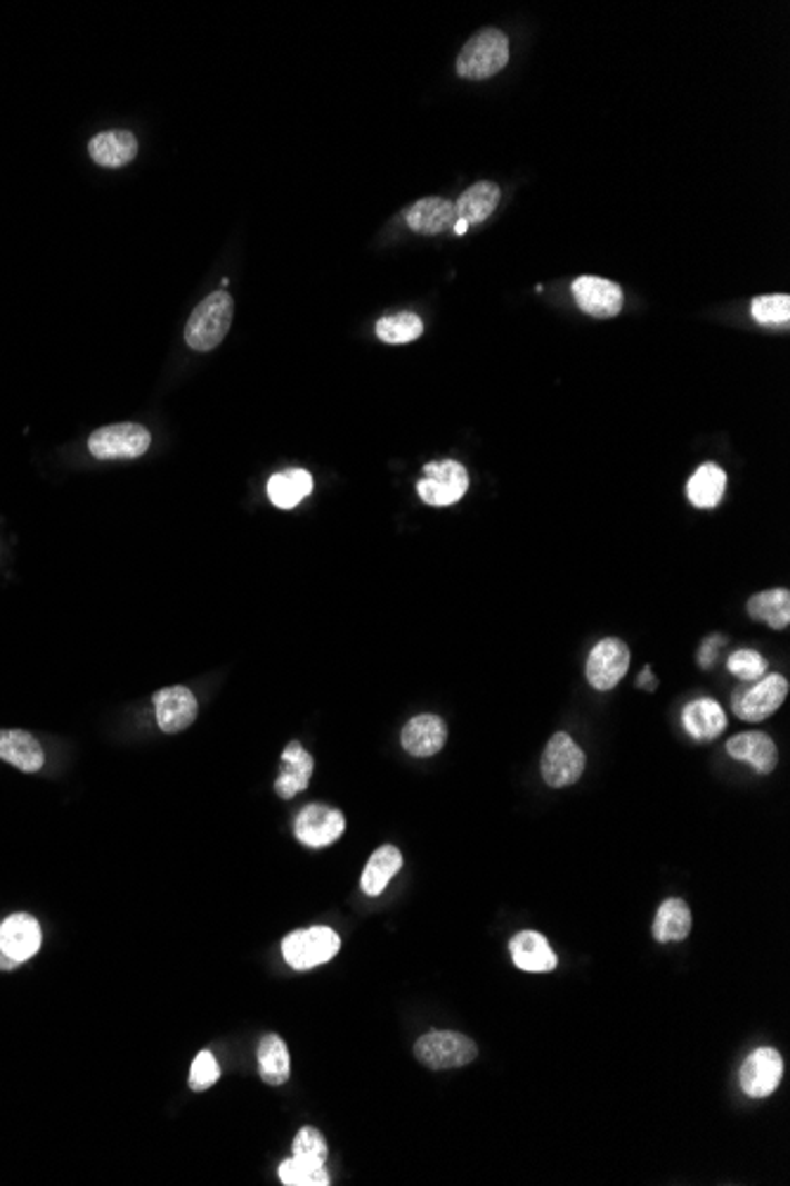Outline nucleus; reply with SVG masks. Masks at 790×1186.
Masks as SVG:
<instances>
[{"instance_id": "13", "label": "nucleus", "mask_w": 790, "mask_h": 1186, "mask_svg": "<svg viewBox=\"0 0 790 1186\" xmlns=\"http://www.w3.org/2000/svg\"><path fill=\"white\" fill-rule=\"evenodd\" d=\"M573 297L582 313L592 316V318H601V320L616 318L622 310V301H624L620 285L603 280V278H594V276L578 278L573 282Z\"/></svg>"}, {"instance_id": "16", "label": "nucleus", "mask_w": 790, "mask_h": 1186, "mask_svg": "<svg viewBox=\"0 0 790 1186\" xmlns=\"http://www.w3.org/2000/svg\"><path fill=\"white\" fill-rule=\"evenodd\" d=\"M509 950L513 964H517L521 971L549 974L557 969V955L538 930H521V934L511 938Z\"/></svg>"}, {"instance_id": "22", "label": "nucleus", "mask_w": 790, "mask_h": 1186, "mask_svg": "<svg viewBox=\"0 0 790 1186\" xmlns=\"http://www.w3.org/2000/svg\"><path fill=\"white\" fill-rule=\"evenodd\" d=\"M727 754L737 760H746L760 775H769L777 768V744L764 732H743L727 741Z\"/></svg>"}, {"instance_id": "2", "label": "nucleus", "mask_w": 790, "mask_h": 1186, "mask_svg": "<svg viewBox=\"0 0 790 1186\" xmlns=\"http://www.w3.org/2000/svg\"><path fill=\"white\" fill-rule=\"evenodd\" d=\"M234 316V301L228 291H213L201 301L186 325V341L194 351H213L230 332Z\"/></svg>"}, {"instance_id": "6", "label": "nucleus", "mask_w": 790, "mask_h": 1186, "mask_svg": "<svg viewBox=\"0 0 790 1186\" xmlns=\"http://www.w3.org/2000/svg\"><path fill=\"white\" fill-rule=\"evenodd\" d=\"M152 436L142 425L119 422L90 433L88 450L98 460H136L150 450Z\"/></svg>"}, {"instance_id": "5", "label": "nucleus", "mask_w": 790, "mask_h": 1186, "mask_svg": "<svg viewBox=\"0 0 790 1186\" xmlns=\"http://www.w3.org/2000/svg\"><path fill=\"white\" fill-rule=\"evenodd\" d=\"M414 1056L427 1068L450 1070V1068H462L471 1064L473 1058L479 1056V1047L473 1045V1039H469L462 1033L433 1030L417 1039Z\"/></svg>"}, {"instance_id": "12", "label": "nucleus", "mask_w": 790, "mask_h": 1186, "mask_svg": "<svg viewBox=\"0 0 790 1186\" xmlns=\"http://www.w3.org/2000/svg\"><path fill=\"white\" fill-rule=\"evenodd\" d=\"M41 945H43L41 924L36 917L27 915V911H17V915H10L3 924H0V947H3V953L12 961L17 964L29 961L33 955H39Z\"/></svg>"}, {"instance_id": "27", "label": "nucleus", "mask_w": 790, "mask_h": 1186, "mask_svg": "<svg viewBox=\"0 0 790 1186\" xmlns=\"http://www.w3.org/2000/svg\"><path fill=\"white\" fill-rule=\"evenodd\" d=\"M259 1073H261V1080L266 1085H272V1087H280L289 1080L291 1075V1062H289V1049L284 1045V1039L280 1035H266L261 1037L259 1043Z\"/></svg>"}, {"instance_id": "23", "label": "nucleus", "mask_w": 790, "mask_h": 1186, "mask_svg": "<svg viewBox=\"0 0 790 1186\" xmlns=\"http://www.w3.org/2000/svg\"><path fill=\"white\" fill-rule=\"evenodd\" d=\"M90 159L104 169H119L131 163L138 155V140L128 131H107L96 136L88 144Z\"/></svg>"}, {"instance_id": "8", "label": "nucleus", "mask_w": 790, "mask_h": 1186, "mask_svg": "<svg viewBox=\"0 0 790 1186\" xmlns=\"http://www.w3.org/2000/svg\"><path fill=\"white\" fill-rule=\"evenodd\" d=\"M542 779L554 789H563L576 784L584 773V754L582 748L568 737L566 732H559L551 737L544 746L542 754Z\"/></svg>"}, {"instance_id": "33", "label": "nucleus", "mask_w": 790, "mask_h": 1186, "mask_svg": "<svg viewBox=\"0 0 790 1186\" xmlns=\"http://www.w3.org/2000/svg\"><path fill=\"white\" fill-rule=\"evenodd\" d=\"M291 1152H293V1158L306 1160V1163H318V1165L327 1163V1142L320 1129L316 1127H301L297 1137H293Z\"/></svg>"}, {"instance_id": "17", "label": "nucleus", "mask_w": 790, "mask_h": 1186, "mask_svg": "<svg viewBox=\"0 0 790 1186\" xmlns=\"http://www.w3.org/2000/svg\"><path fill=\"white\" fill-rule=\"evenodd\" d=\"M0 760L22 773H39L46 763L43 746L24 729H0Z\"/></svg>"}, {"instance_id": "24", "label": "nucleus", "mask_w": 790, "mask_h": 1186, "mask_svg": "<svg viewBox=\"0 0 790 1186\" xmlns=\"http://www.w3.org/2000/svg\"><path fill=\"white\" fill-rule=\"evenodd\" d=\"M727 488V474L722 467L706 462L693 471V477L687 484V496L693 507L698 509H712L718 507Z\"/></svg>"}, {"instance_id": "15", "label": "nucleus", "mask_w": 790, "mask_h": 1186, "mask_svg": "<svg viewBox=\"0 0 790 1186\" xmlns=\"http://www.w3.org/2000/svg\"><path fill=\"white\" fill-rule=\"evenodd\" d=\"M402 748L414 758H431L448 741V725L438 716L424 714L412 718L406 727H402Z\"/></svg>"}, {"instance_id": "10", "label": "nucleus", "mask_w": 790, "mask_h": 1186, "mask_svg": "<svg viewBox=\"0 0 790 1186\" xmlns=\"http://www.w3.org/2000/svg\"><path fill=\"white\" fill-rule=\"evenodd\" d=\"M297 838L308 848H327L346 831V817L327 803H310L297 817Z\"/></svg>"}, {"instance_id": "34", "label": "nucleus", "mask_w": 790, "mask_h": 1186, "mask_svg": "<svg viewBox=\"0 0 790 1186\" xmlns=\"http://www.w3.org/2000/svg\"><path fill=\"white\" fill-rule=\"evenodd\" d=\"M727 668H729L733 675H737L739 680H743V682H756V680H760L762 675L767 672V661H764V656H760L758 651H752V649H739V651H733V654L729 656Z\"/></svg>"}, {"instance_id": "28", "label": "nucleus", "mask_w": 790, "mask_h": 1186, "mask_svg": "<svg viewBox=\"0 0 790 1186\" xmlns=\"http://www.w3.org/2000/svg\"><path fill=\"white\" fill-rule=\"evenodd\" d=\"M691 934V909L684 900L670 898L658 907L653 938L658 943H679Z\"/></svg>"}, {"instance_id": "18", "label": "nucleus", "mask_w": 790, "mask_h": 1186, "mask_svg": "<svg viewBox=\"0 0 790 1186\" xmlns=\"http://www.w3.org/2000/svg\"><path fill=\"white\" fill-rule=\"evenodd\" d=\"M312 770H316V760L299 741H291L282 751V768L278 781H274V791L284 800L306 791Z\"/></svg>"}, {"instance_id": "11", "label": "nucleus", "mask_w": 790, "mask_h": 1186, "mask_svg": "<svg viewBox=\"0 0 790 1186\" xmlns=\"http://www.w3.org/2000/svg\"><path fill=\"white\" fill-rule=\"evenodd\" d=\"M783 1078V1058L777 1049L760 1047L752 1052L739 1073L741 1089L750 1099H764L774 1094Z\"/></svg>"}, {"instance_id": "9", "label": "nucleus", "mask_w": 790, "mask_h": 1186, "mask_svg": "<svg viewBox=\"0 0 790 1186\" xmlns=\"http://www.w3.org/2000/svg\"><path fill=\"white\" fill-rule=\"evenodd\" d=\"M630 668V649L618 637H606L592 651L584 664V678L594 689L609 691L613 689Z\"/></svg>"}, {"instance_id": "31", "label": "nucleus", "mask_w": 790, "mask_h": 1186, "mask_svg": "<svg viewBox=\"0 0 790 1186\" xmlns=\"http://www.w3.org/2000/svg\"><path fill=\"white\" fill-rule=\"evenodd\" d=\"M280 1179L284 1186H327L329 1173L324 1165L306 1163L299 1158H289L280 1165Z\"/></svg>"}, {"instance_id": "1", "label": "nucleus", "mask_w": 790, "mask_h": 1186, "mask_svg": "<svg viewBox=\"0 0 790 1186\" xmlns=\"http://www.w3.org/2000/svg\"><path fill=\"white\" fill-rule=\"evenodd\" d=\"M509 64V39L500 29H483L464 43L457 58V74L467 81H486Z\"/></svg>"}, {"instance_id": "38", "label": "nucleus", "mask_w": 790, "mask_h": 1186, "mask_svg": "<svg viewBox=\"0 0 790 1186\" xmlns=\"http://www.w3.org/2000/svg\"><path fill=\"white\" fill-rule=\"evenodd\" d=\"M639 685H647L649 689H653V687H656V682L651 680V668H647L644 672H641V675H639Z\"/></svg>"}, {"instance_id": "7", "label": "nucleus", "mask_w": 790, "mask_h": 1186, "mask_svg": "<svg viewBox=\"0 0 790 1186\" xmlns=\"http://www.w3.org/2000/svg\"><path fill=\"white\" fill-rule=\"evenodd\" d=\"M469 490V474L454 460L429 462L424 467V479L417 484L419 498L433 507H448L464 498Z\"/></svg>"}, {"instance_id": "4", "label": "nucleus", "mask_w": 790, "mask_h": 1186, "mask_svg": "<svg viewBox=\"0 0 790 1186\" xmlns=\"http://www.w3.org/2000/svg\"><path fill=\"white\" fill-rule=\"evenodd\" d=\"M788 697V680L779 672H764L760 680L733 691V714L746 722H762L774 716Z\"/></svg>"}, {"instance_id": "35", "label": "nucleus", "mask_w": 790, "mask_h": 1186, "mask_svg": "<svg viewBox=\"0 0 790 1186\" xmlns=\"http://www.w3.org/2000/svg\"><path fill=\"white\" fill-rule=\"evenodd\" d=\"M218 1078H220V1066L216 1062V1056L209 1049L199 1052L190 1070V1087L194 1092H204L211 1085H216Z\"/></svg>"}, {"instance_id": "29", "label": "nucleus", "mask_w": 790, "mask_h": 1186, "mask_svg": "<svg viewBox=\"0 0 790 1186\" xmlns=\"http://www.w3.org/2000/svg\"><path fill=\"white\" fill-rule=\"evenodd\" d=\"M748 614L756 620H764L769 628L786 630L790 624V595L788 590H764L752 595L748 601Z\"/></svg>"}, {"instance_id": "30", "label": "nucleus", "mask_w": 790, "mask_h": 1186, "mask_svg": "<svg viewBox=\"0 0 790 1186\" xmlns=\"http://www.w3.org/2000/svg\"><path fill=\"white\" fill-rule=\"evenodd\" d=\"M421 332H424V322H421L417 313H410V310H406V313L386 316L377 322V337L393 346L410 343L419 339Z\"/></svg>"}, {"instance_id": "37", "label": "nucleus", "mask_w": 790, "mask_h": 1186, "mask_svg": "<svg viewBox=\"0 0 790 1186\" xmlns=\"http://www.w3.org/2000/svg\"><path fill=\"white\" fill-rule=\"evenodd\" d=\"M17 966H20V964L12 961V959L3 953V947H0V971H12V969H17Z\"/></svg>"}, {"instance_id": "36", "label": "nucleus", "mask_w": 790, "mask_h": 1186, "mask_svg": "<svg viewBox=\"0 0 790 1186\" xmlns=\"http://www.w3.org/2000/svg\"><path fill=\"white\" fill-rule=\"evenodd\" d=\"M720 645H724V637H720V635L710 637V640L701 647V654H698V661H701L706 668H710L712 659H714V649H718Z\"/></svg>"}, {"instance_id": "14", "label": "nucleus", "mask_w": 790, "mask_h": 1186, "mask_svg": "<svg viewBox=\"0 0 790 1186\" xmlns=\"http://www.w3.org/2000/svg\"><path fill=\"white\" fill-rule=\"evenodd\" d=\"M154 710H157V722L163 732L176 735V732H182V729H188L197 720L199 706H197V697L192 695V689L176 685V687H163L157 691Z\"/></svg>"}, {"instance_id": "3", "label": "nucleus", "mask_w": 790, "mask_h": 1186, "mask_svg": "<svg viewBox=\"0 0 790 1186\" xmlns=\"http://www.w3.org/2000/svg\"><path fill=\"white\" fill-rule=\"evenodd\" d=\"M341 950V938L334 928L312 926L291 930L282 940L284 961L293 971H310L320 964L332 961Z\"/></svg>"}, {"instance_id": "39", "label": "nucleus", "mask_w": 790, "mask_h": 1186, "mask_svg": "<svg viewBox=\"0 0 790 1186\" xmlns=\"http://www.w3.org/2000/svg\"><path fill=\"white\" fill-rule=\"evenodd\" d=\"M467 230H469V226H467L464 221H457V223H454V228H452V232H454V235H459V237H462V235H467Z\"/></svg>"}, {"instance_id": "21", "label": "nucleus", "mask_w": 790, "mask_h": 1186, "mask_svg": "<svg viewBox=\"0 0 790 1186\" xmlns=\"http://www.w3.org/2000/svg\"><path fill=\"white\" fill-rule=\"evenodd\" d=\"M682 725L696 741H712L727 729V716L718 701L696 699L682 710Z\"/></svg>"}, {"instance_id": "26", "label": "nucleus", "mask_w": 790, "mask_h": 1186, "mask_svg": "<svg viewBox=\"0 0 790 1186\" xmlns=\"http://www.w3.org/2000/svg\"><path fill=\"white\" fill-rule=\"evenodd\" d=\"M400 869H402V853L396 846H381L379 850H374L370 863H367L362 871V879H360L362 890L370 898L381 896L386 886H389V881Z\"/></svg>"}, {"instance_id": "32", "label": "nucleus", "mask_w": 790, "mask_h": 1186, "mask_svg": "<svg viewBox=\"0 0 790 1186\" xmlns=\"http://www.w3.org/2000/svg\"><path fill=\"white\" fill-rule=\"evenodd\" d=\"M752 318L764 327H781L790 320V297L788 295H769L752 299Z\"/></svg>"}, {"instance_id": "20", "label": "nucleus", "mask_w": 790, "mask_h": 1186, "mask_svg": "<svg viewBox=\"0 0 790 1186\" xmlns=\"http://www.w3.org/2000/svg\"><path fill=\"white\" fill-rule=\"evenodd\" d=\"M500 197L502 192H500L498 182H490V180L476 182V186H471L469 190L459 195V199L454 202L457 221H464L469 228L483 223L486 218H490L494 209H498Z\"/></svg>"}, {"instance_id": "19", "label": "nucleus", "mask_w": 790, "mask_h": 1186, "mask_svg": "<svg viewBox=\"0 0 790 1186\" xmlns=\"http://www.w3.org/2000/svg\"><path fill=\"white\" fill-rule=\"evenodd\" d=\"M406 221L410 230L419 235H440L446 230H452L457 223L454 202L443 197H424L408 209Z\"/></svg>"}, {"instance_id": "25", "label": "nucleus", "mask_w": 790, "mask_h": 1186, "mask_svg": "<svg viewBox=\"0 0 790 1186\" xmlns=\"http://www.w3.org/2000/svg\"><path fill=\"white\" fill-rule=\"evenodd\" d=\"M312 492V477L306 469H287L272 474L268 481V498L274 507L293 509Z\"/></svg>"}]
</instances>
